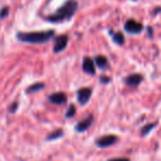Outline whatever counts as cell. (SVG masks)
Wrapping results in <instances>:
<instances>
[{
	"mask_svg": "<svg viewBox=\"0 0 161 161\" xmlns=\"http://www.w3.org/2000/svg\"><path fill=\"white\" fill-rule=\"evenodd\" d=\"M124 29L129 34H139L142 31L143 25H142V23L138 22V21L134 20V19H128L125 22Z\"/></svg>",
	"mask_w": 161,
	"mask_h": 161,
	"instance_id": "277c9868",
	"label": "cell"
},
{
	"mask_svg": "<svg viewBox=\"0 0 161 161\" xmlns=\"http://www.w3.org/2000/svg\"><path fill=\"white\" fill-rule=\"evenodd\" d=\"M43 87H44V84H43V83H34V84H32L31 86H29V87L27 88V93L32 94V93H36V92L41 91Z\"/></svg>",
	"mask_w": 161,
	"mask_h": 161,
	"instance_id": "7c38bea8",
	"label": "cell"
},
{
	"mask_svg": "<svg viewBox=\"0 0 161 161\" xmlns=\"http://www.w3.org/2000/svg\"><path fill=\"white\" fill-rule=\"evenodd\" d=\"M94 63L98 69H105L108 66V60L106 56L104 55H97L94 58Z\"/></svg>",
	"mask_w": 161,
	"mask_h": 161,
	"instance_id": "8fae6325",
	"label": "cell"
},
{
	"mask_svg": "<svg viewBox=\"0 0 161 161\" xmlns=\"http://www.w3.org/2000/svg\"><path fill=\"white\" fill-rule=\"evenodd\" d=\"M66 94L62 92L54 93V94H51L49 96V101L52 104H55V105H63V104L66 103Z\"/></svg>",
	"mask_w": 161,
	"mask_h": 161,
	"instance_id": "ba28073f",
	"label": "cell"
},
{
	"mask_svg": "<svg viewBox=\"0 0 161 161\" xmlns=\"http://www.w3.org/2000/svg\"><path fill=\"white\" fill-rule=\"evenodd\" d=\"M109 80H110V78L105 77V76H101V82H102V83L107 84V83H109Z\"/></svg>",
	"mask_w": 161,
	"mask_h": 161,
	"instance_id": "ffe728a7",
	"label": "cell"
},
{
	"mask_svg": "<svg viewBox=\"0 0 161 161\" xmlns=\"http://www.w3.org/2000/svg\"><path fill=\"white\" fill-rule=\"evenodd\" d=\"M124 82L128 86H137L142 82V75H140V74H131V75H128L124 80Z\"/></svg>",
	"mask_w": 161,
	"mask_h": 161,
	"instance_id": "9c48e42d",
	"label": "cell"
},
{
	"mask_svg": "<svg viewBox=\"0 0 161 161\" xmlns=\"http://www.w3.org/2000/svg\"><path fill=\"white\" fill-rule=\"evenodd\" d=\"M78 8V3L76 0H67L63 6H61L54 14L47 16V21L52 23H60L72 19V17L75 14L76 10Z\"/></svg>",
	"mask_w": 161,
	"mask_h": 161,
	"instance_id": "6da1fadb",
	"label": "cell"
},
{
	"mask_svg": "<svg viewBox=\"0 0 161 161\" xmlns=\"http://www.w3.org/2000/svg\"><path fill=\"white\" fill-rule=\"evenodd\" d=\"M93 88L91 87H83L80 88L76 93V96H77V102L80 105H86L90 101L91 96H92Z\"/></svg>",
	"mask_w": 161,
	"mask_h": 161,
	"instance_id": "5b68a950",
	"label": "cell"
},
{
	"mask_svg": "<svg viewBox=\"0 0 161 161\" xmlns=\"http://www.w3.org/2000/svg\"><path fill=\"white\" fill-rule=\"evenodd\" d=\"M8 14H9V8L8 7H5L0 10V19H5L6 17H8Z\"/></svg>",
	"mask_w": 161,
	"mask_h": 161,
	"instance_id": "e0dca14e",
	"label": "cell"
},
{
	"mask_svg": "<svg viewBox=\"0 0 161 161\" xmlns=\"http://www.w3.org/2000/svg\"><path fill=\"white\" fill-rule=\"evenodd\" d=\"M18 107H19L18 102H14V103H12L11 105L9 106V109H8V112L11 113V114H14V113H16V110L18 109Z\"/></svg>",
	"mask_w": 161,
	"mask_h": 161,
	"instance_id": "ac0fdd59",
	"label": "cell"
},
{
	"mask_svg": "<svg viewBox=\"0 0 161 161\" xmlns=\"http://www.w3.org/2000/svg\"><path fill=\"white\" fill-rule=\"evenodd\" d=\"M75 114H76V107L74 105H69L66 110V113H65V117H66L67 119L72 118V117L75 116Z\"/></svg>",
	"mask_w": 161,
	"mask_h": 161,
	"instance_id": "2e32d148",
	"label": "cell"
},
{
	"mask_svg": "<svg viewBox=\"0 0 161 161\" xmlns=\"http://www.w3.org/2000/svg\"><path fill=\"white\" fill-rule=\"evenodd\" d=\"M108 161H130L128 158H113L109 159Z\"/></svg>",
	"mask_w": 161,
	"mask_h": 161,
	"instance_id": "d6986e66",
	"label": "cell"
},
{
	"mask_svg": "<svg viewBox=\"0 0 161 161\" xmlns=\"http://www.w3.org/2000/svg\"><path fill=\"white\" fill-rule=\"evenodd\" d=\"M67 42H69V38L66 34H61V36H55L54 40V47H53V52L54 53H60L63 50L66 49Z\"/></svg>",
	"mask_w": 161,
	"mask_h": 161,
	"instance_id": "8992f818",
	"label": "cell"
},
{
	"mask_svg": "<svg viewBox=\"0 0 161 161\" xmlns=\"http://www.w3.org/2000/svg\"><path fill=\"white\" fill-rule=\"evenodd\" d=\"M93 121H94V117H93V115H88V116L86 117L85 119L78 121V123L76 124L75 130L77 132H84V131H86V130H87L88 128H90L91 126H92Z\"/></svg>",
	"mask_w": 161,
	"mask_h": 161,
	"instance_id": "52a82bcc",
	"label": "cell"
},
{
	"mask_svg": "<svg viewBox=\"0 0 161 161\" xmlns=\"http://www.w3.org/2000/svg\"><path fill=\"white\" fill-rule=\"evenodd\" d=\"M55 32L53 30L47 31H34V32H18L17 39L23 43L30 44H43L50 41L54 36Z\"/></svg>",
	"mask_w": 161,
	"mask_h": 161,
	"instance_id": "7a4b0ae2",
	"label": "cell"
},
{
	"mask_svg": "<svg viewBox=\"0 0 161 161\" xmlns=\"http://www.w3.org/2000/svg\"><path fill=\"white\" fill-rule=\"evenodd\" d=\"M63 130H61V129H58V130H55V131H53V132H51V134L49 135V136L47 137V141H50V140H56V139H58V138H61V137L63 136Z\"/></svg>",
	"mask_w": 161,
	"mask_h": 161,
	"instance_id": "9a60e30c",
	"label": "cell"
},
{
	"mask_svg": "<svg viewBox=\"0 0 161 161\" xmlns=\"http://www.w3.org/2000/svg\"><path fill=\"white\" fill-rule=\"evenodd\" d=\"M157 126V124L156 123H151V124H147V125L145 126V127H142L141 128V130H140V134H141V136H147L148 134H150V131H151L152 129H153L154 127Z\"/></svg>",
	"mask_w": 161,
	"mask_h": 161,
	"instance_id": "5bb4252c",
	"label": "cell"
},
{
	"mask_svg": "<svg viewBox=\"0 0 161 161\" xmlns=\"http://www.w3.org/2000/svg\"><path fill=\"white\" fill-rule=\"evenodd\" d=\"M113 41H114L116 44L118 45H123L125 42V36L121 32H116V33L113 34Z\"/></svg>",
	"mask_w": 161,
	"mask_h": 161,
	"instance_id": "4fadbf2b",
	"label": "cell"
},
{
	"mask_svg": "<svg viewBox=\"0 0 161 161\" xmlns=\"http://www.w3.org/2000/svg\"><path fill=\"white\" fill-rule=\"evenodd\" d=\"M118 141V137L116 135H104L95 140V145L99 148H107L115 145Z\"/></svg>",
	"mask_w": 161,
	"mask_h": 161,
	"instance_id": "3957f363",
	"label": "cell"
},
{
	"mask_svg": "<svg viewBox=\"0 0 161 161\" xmlns=\"http://www.w3.org/2000/svg\"><path fill=\"white\" fill-rule=\"evenodd\" d=\"M83 71L86 74L95 75V63L94 60L91 58H85L83 60Z\"/></svg>",
	"mask_w": 161,
	"mask_h": 161,
	"instance_id": "30bf717a",
	"label": "cell"
},
{
	"mask_svg": "<svg viewBox=\"0 0 161 161\" xmlns=\"http://www.w3.org/2000/svg\"><path fill=\"white\" fill-rule=\"evenodd\" d=\"M134 1H136V0H134Z\"/></svg>",
	"mask_w": 161,
	"mask_h": 161,
	"instance_id": "44dd1931",
	"label": "cell"
}]
</instances>
